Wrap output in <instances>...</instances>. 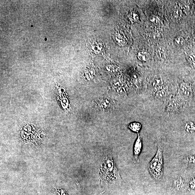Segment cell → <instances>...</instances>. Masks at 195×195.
I'll return each mask as SVG.
<instances>
[{"instance_id": "5", "label": "cell", "mask_w": 195, "mask_h": 195, "mask_svg": "<svg viewBox=\"0 0 195 195\" xmlns=\"http://www.w3.org/2000/svg\"><path fill=\"white\" fill-rule=\"evenodd\" d=\"M180 90L182 94L188 99H192L193 95V88L191 85L188 82L182 83L180 86Z\"/></svg>"}, {"instance_id": "7", "label": "cell", "mask_w": 195, "mask_h": 195, "mask_svg": "<svg viewBox=\"0 0 195 195\" xmlns=\"http://www.w3.org/2000/svg\"><path fill=\"white\" fill-rule=\"evenodd\" d=\"M184 129L188 133L195 134V123L192 122H187L185 125Z\"/></svg>"}, {"instance_id": "1", "label": "cell", "mask_w": 195, "mask_h": 195, "mask_svg": "<svg viewBox=\"0 0 195 195\" xmlns=\"http://www.w3.org/2000/svg\"><path fill=\"white\" fill-rule=\"evenodd\" d=\"M99 171L101 183L112 184L122 180L115 162L109 155H107L102 159Z\"/></svg>"}, {"instance_id": "16", "label": "cell", "mask_w": 195, "mask_h": 195, "mask_svg": "<svg viewBox=\"0 0 195 195\" xmlns=\"http://www.w3.org/2000/svg\"><path fill=\"white\" fill-rule=\"evenodd\" d=\"M149 20L151 22L154 24H157L160 21V19L156 15H153L151 16L149 18Z\"/></svg>"}, {"instance_id": "12", "label": "cell", "mask_w": 195, "mask_h": 195, "mask_svg": "<svg viewBox=\"0 0 195 195\" xmlns=\"http://www.w3.org/2000/svg\"><path fill=\"white\" fill-rule=\"evenodd\" d=\"M173 15L176 19H179L181 18L182 12L179 7L176 6L173 9Z\"/></svg>"}, {"instance_id": "17", "label": "cell", "mask_w": 195, "mask_h": 195, "mask_svg": "<svg viewBox=\"0 0 195 195\" xmlns=\"http://www.w3.org/2000/svg\"><path fill=\"white\" fill-rule=\"evenodd\" d=\"M130 18L133 21H137L139 19V16L137 13L132 12L130 14Z\"/></svg>"}, {"instance_id": "18", "label": "cell", "mask_w": 195, "mask_h": 195, "mask_svg": "<svg viewBox=\"0 0 195 195\" xmlns=\"http://www.w3.org/2000/svg\"><path fill=\"white\" fill-rule=\"evenodd\" d=\"M189 186L192 189H194L195 188V177L191 179L189 183Z\"/></svg>"}, {"instance_id": "13", "label": "cell", "mask_w": 195, "mask_h": 195, "mask_svg": "<svg viewBox=\"0 0 195 195\" xmlns=\"http://www.w3.org/2000/svg\"><path fill=\"white\" fill-rule=\"evenodd\" d=\"M174 43L176 46H182L184 44V40L182 37L178 36L175 38Z\"/></svg>"}, {"instance_id": "8", "label": "cell", "mask_w": 195, "mask_h": 195, "mask_svg": "<svg viewBox=\"0 0 195 195\" xmlns=\"http://www.w3.org/2000/svg\"><path fill=\"white\" fill-rule=\"evenodd\" d=\"M137 58L142 62H147L150 59V56L147 52H141L138 53Z\"/></svg>"}, {"instance_id": "3", "label": "cell", "mask_w": 195, "mask_h": 195, "mask_svg": "<svg viewBox=\"0 0 195 195\" xmlns=\"http://www.w3.org/2000/svg\"><path fill=\"white\" fill-rule=\"evenodd\" d=\"M184 102L183 98L178 95L171 97L166 103V110L169 113H179L183 110Z\"/></svg>"}, {"instance_id": "10", "label": "cell", "mask_w": 195, "mask_h": 195, "mask_svg": "<svg viewBox=\"0 0 195 195\" xmlns=\"http://www.w3.org/2000/svg\"><path fill=\"white\" fill-rule=\"evenodd\" d=\"M129 128L133 131L139 133L141 128V125L137 122H134L129 125Z\"/></svg>"}, {"instance_id": "15", "label": "cell", "mask_w": 195, "mask_h": 195, "mask_svg": "<svg viewBox=\"0 0 195 195\" xmlns=\"http://www.w3.org/2000/svg\"><path fill=\"white\" fill-rule=\"evenodd\" d=\"M85 73L86 74V77L88 79H92L94 77V75H95V71L92 69H90L85 71Z\"/></svg>"}, {"instance_id": "6", "label": "cell", "mask_w": 195, "mask_h": 195, "mask_svg": "<svg viewBox=\"0 0 195 195\" xmlns=\"http://www.w3.org/2000/svg\"><path fill=\"white\" fill-rule=\"evenodd\" d=\"M173 185L176 189L180 190L183 188L185 185V182L183 179L179 175L175 177L173 182Z\"/></svg>"}, {"instance_id": "9", "label": "cell", "mask_w": 195, "mask_h": 195, "mask_svg": "<svg viewBox=\"0 0 195 195\" xmlns=\"http://www.w3.org/2000/svg\"><path fill=\"white\" fill-rule=\"evenodd\" d=\"M156 55L159 59H164L166 56V50L163 46H160L158 48L156 51Z\"/></svg>"}, {"instance_id": "4", "label": "cell", "mask_w": 195, "mask_h": 195, "mask_svg": "<svg viewBox=\"0 0 195 195\" xmlns=\"http://www.w3.org/2000/svg\"><path fill=\"white\" fill-rule=\"evenodd\" d=\"M142 147V141L141 138L138 133V136L135 143L133 148V160L135 163H139V156Z\"/></svg>"}, {"instance_id": "14", "label": "cell", "mask_w": 195, "mask_h": 195, "mask_svg": "<svg viewBox=\"0 0 195 195\" xmlns=\"http://www.w3.org/2000/svg\"><path fill=\"white\" fill-rule=\"evenodd\" d=\"M184 161L189 164H195V156L193 155L188 156L185 158Z\"/></svg>"}, {"instance_id": "2", "label": "cell", "mask_w": 195, "mask_h": 195, "mask_svg": "<svg viewBox=\"0 0 195 195\" xmlns=\"http://www.w3.org/2000/svg\"><path fill=\"white\" fill-rule=\"evenodd\" d=\"M148 169L154 179L160 181L163 175V149L160 145H158L156 154L148 166Z\"/></svg>"}, {"instance_id": "11", "label": "cell", "mask_w": 195, "mask_h": 195, "mask_svg": "<svg viewBox=\"0 0 195 195\" xmlns=\"http://www.w3.org/2000/svg\"><path fill=\"white\" fill-rule=\"evenodd\" d=\"M167 95V92L166 90L162 89L156 92V96L159 99H163L166 98Z\"/></svg>"}]
</instances>
